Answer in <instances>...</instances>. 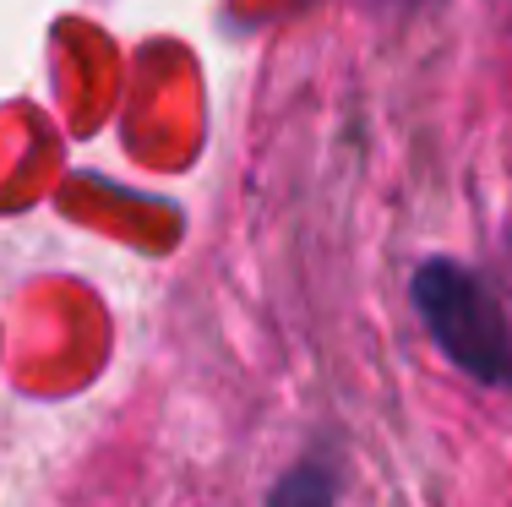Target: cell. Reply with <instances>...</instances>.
Returning a JSON list of instances; mask_svg holds the SVG:
<instances>
[{
	"instance_id": "6da1fadb",
	"label": "cell",
	"mask_w": 512,
	"mask_h": 507,
	"mask_svg": "<svg viewBox=\"0 0 512 507\" xmlns=\"http://www.w3.org/2000/svg\"><path fill=\"white\" fill-rule=\"evenodd\" d=\"M414 306L431 338L442 344V355L458 371L502 388L512 382V322L502 300L491 295L469 268L458 262H425L414 273Z\"/></svg>"
},
{
	"instance_id": "7a4b0ae2",
	"label": "cell",
	"mask_w": 512,
	"mask_h": 507,
	"mask_svg": "<svg viewBox=\"0 0 512 507\" xmlns=\"http://www.w3.org/2000/svg\"><path fill=\"white\" fill-rule=\"evenodd\" d=\"M333 469H322V464H300V469H289L284 475V486L273 491V507H327L333 502Z\"/></svg>"
}]
</instances>
